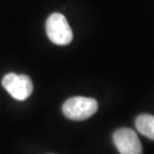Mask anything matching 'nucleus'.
<instances>
[{"label": "nucleus", "mask_w": 154, "mask_h": 154, "mask_svg": "<svg viewBox=\"0 0 154 154\" xmlns=\"http://www.w3.org/2000/svg\"><path fill=\"white\" fill-rule=\"evenodd\" d=\"M62 110L67 119L74 121H82L93 116L97 112L98 103L94 98L75 96L67 99L63 104Z\"/></svg>", "instance_id": "obj_1"}, {"label": "nucleus", "mask_w": 154, "mask_h": 154, "mask_svg": "<svg viewBox=\"0 0 154 154\" xmlns=\"http://www.w3.org/2000/svg\"><path fill=\"white\" fill-rule=\"evenodd\" d=\"M4 88L17 100H24L31 95L33 85L31 79L24 74L8 73L2 79Z\"/></svg>", "instance_id": "obj_3"}, {"label": "nucleus", "mask_w": 154, "mask_h": 154, "mask_svg": "<svg viewBox=\"0 0 154 154\" xmlns=\"http://www.w3.org/2000/svg\"><path fill=\"white\" fill-rule=\"evenodd\" d=\"M113 143L120 154H142L143 147L137 134L129 128H120L113 134Z\"/></svg>", "instance_id": "obj_4"}, {"label": "nucleus", "mask_w": 154, "mask_h": 154, "mask_svg": "<svg viewBox=\"0 0 154 154\" xmlns=\"http://www.w3.org/2000/svg\"><path fill=\"white\" fill-rule=\"evenodd\" d=\"M46 32L53 44L58 46L69 45L73 39V32L67 20L61 13H53L46 22Z\"/></svg>", "instance_id": "obj_2"}, {"label": "nucleus", "mask_w": 154, "mask_h": 154, "mask_svg": "<svg viewBox=\"0 0 154 154\" xmlns=\"http://www.w3.org/2000/svg\"><path fill=\"white\" fill-rule=\"evenodd\" d=\"M136 128L142 135L154 140V116L140 114L136 118Z\"/></svg>", "instance_id": "obj_5"}]
</instances>
